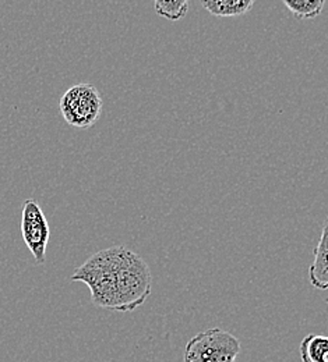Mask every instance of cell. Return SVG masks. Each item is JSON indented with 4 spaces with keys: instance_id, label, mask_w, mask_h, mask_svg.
Segmentation results:
<instances>
[{
    "instance_id": "6da1fadb",
    "label": "cell",
    "mask_w": 328,
    "mask_h": 362,
    "mask_svg": "<svg viewBox=\"0 0 328 362\" xmlns=\"http://www.w3.org/2000/svg\"><path fill=\"white\" fill-rule=\"evenodd\" d=\"M118 311L132 313L141 307L151 294L152 276L140 255L126 248L115 273Z\"/></svg>"
},
{
    "instance_id": "3957f363",
    "label": "cell",
    "mask_w": 328,
    "mask_h": 362,
    "mask_svg": "<svg viewBox=\"0 0 328 362\" xmlns=\"http://www.w3.org/2000/svg\"><path fill=\"white\" fill-rule=\"evenodd\" d=\"M102 110V99L90 84H79L66 90L60 99V112L69 126L89 129L94 126Z\"/></svg>"
},
{
    "instance_id": "5b68a950",
    "label": "cell",
    "mask_w": 328,
    "mask_h": 362,
    "mask_svg": "<svg viewBox=\"0 0 328 362\" xmlns=\"http://www.w3.org/2000/svg\"><path fill=\"white\" fill-rule=\"evenodd\" d=\"M309 280L317 290H328V216L315 248V258L309 268Z\"/></svg>"
},
{
    "instance_id": "9c48e42d",
    "label": "cell",
    "mask_w": 328,
    "mask_h": 362,
    "mask_svg": "<svg viewBox=\"0 0 328 362\" xmlns=\"http://www.w3.org/2000/svg\"><path fill=\"white\" fill-rule=\"evenodd\" d=\"M154 6H155L157 14L169 21L182 20L183 17H186L188 11V1L186 0H178V1L157 0Z\"/></svg>"
},
{
    "instance_id": "52a82bcc",
    "label": "cell",
    "mask_w": 328,
    "mask_h": 362,
    "mask_svg": "<svg viewBox=\"0 0 328 362\" xmlns=\"http://www.w3.org/2000/svg\"><path fill=\"white\" fill-rule=\"evenodd\" d=\"M299 351L303 362H328V336L307 334L302 340Z\"/></svg>"
},
{
    "instance_id": "7a4b0ae2",
    "label": "cell",
    "mask_w": 328,
    "mask_h": 362,
    "mask_svg": "<svg viewBox=\"0 0 328 362\" xmlns=\"http://www.w3.org/2000/svg\"><path fill=\"white\" fill-rule=\"evenodd\" d=\"M240 341L222 329H208L188 340L185 362H236Z\"/></svg>"
},
{
    "instance_id": "277c9868",
    "label": "cell",
    "mask_w": 328,
    "mask_h": 362,
    "mask_svg": "<svg viewBox=\"0 0 328 362\" xmlns=\"http://www.w3.org/2000/svg\"><path fill=\"white\" fill-rule=\"evenodd\" d=\"M21 234L37 264H45L50 228L43 208L34 199H26L23 204Z\"/></svg>"
},
{
    "instance_id": "8992f818",
    "label": "cell",
    "mask_w": 328,
    "mask_h": 362,
    "mask_svg": "<svg viewBox=\"0 0 328 362\" xmlns=\"http://www.w3.org/2000/svg\"><path fill=\"white\" fill-rule=\"evenodd\" d=\"M201 6L215 17H239L249 13L253 0H203Z\"/></svg>"
},
{
    "instance_id": "ba28073f",
    "label": "cell",
    "mask_w": 328,
    "mask_h": 362,
    "mask_svg": "<svg viewBox=\"0 0 328 362\" xmlns=\"http://www.w3.org/2000/svg\"><path fill=\"white\" fill-rule=\"evenodd\" d=\"M282 3L299 20H312L319 17L326 6L324 0H283Z\"/></svg>"
}]
</instances>
